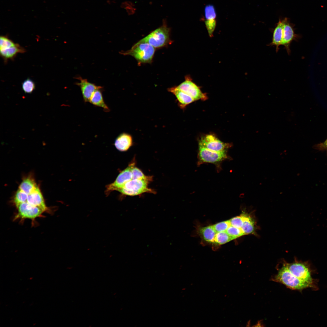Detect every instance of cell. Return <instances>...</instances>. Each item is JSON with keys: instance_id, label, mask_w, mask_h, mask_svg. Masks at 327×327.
Masks as SVG:
<instances>
[{"instance_id": "cell-5", "label": "cell", "mask_w": 327, "mask_h": 327, "mask_svg": "<svg viewBox=\"0 0 327 327\" xmlns=\"http://www.w3.org/2000/svg\"><path fill=\"white\" fill-rule=\"evenodd\" d=\"M25 49L18 44L15 43L7 36L0 37V54L5 63L13 60L19 53H24Z\"/></svg>"}, {"instance_id": "cell-26", "label": "cell", "mask_w": 327, "mask_h": 327, "mask_svg": "<svg viewBox=\"0 0 327 327\" xmlns=\"http://www.w3.org/2000/svg\"><path fill=\"white\" fill-rule=\"evenodd\" d=\"M226 232L234 239L244 235L241 229L231 225L228 228Z\"/></svg>"}, {"instance_id": "cell-22", "label": "cell", "mask_w": 327, "mask_h": 327, "mask_svg": "<svg viewBox=\"0 0 327 327\" xmlns=\"http://www.w3.org/2000/svg\"><path fill=\"white\" fill-rule=\"evenodd\" d=\"M205 23H213L216 22V13L215 8L212 5H207L204 10Z\"/></svg>"}, {"instance_id": "cell-15", "label": "cell", "mask_w": 327, "mask_h": 327, "mask_svg": "<svg viewBox=\"0 0 327 327\" xmlns=\"http://www.w3.org/2000/svg\"><path fill=\"white\" fill-rule=\"evenodd\" d=\"M133 144V138L131 135L124 132L120 134L116 137L114 142L115 147L121 151L127 150Z\"/></svg>"}, {"instance_id": "cell-17", "label": "cell", "mask_w": 327, "mask_h": 327, "mask_svg": "<svg viewBox=\"0 0 327 327\" xmlns=\"http://www.w3.org/2000/svg\"><path fill=\"white\" fill-rule=\"evenodd\" d=\"M283 23V20H279L273 31L272 41L268 45L275 46L277 52L279 50V47L281 45Z\"/></svg>"}, {"instance_id": "cell-28", "label": "cell", "mask_w": 327, "mask_h": 327, "mask_svg": "<svg viewBox=\"0 0 327 327\" xmlns=\"http://www.w3.org/2000/svg\"><path fill=\"white\" fill-rule=\"evenodd\" d=\"M230 225L234 227L241 229L243 222V214L240 216L233 217L229 220Z\"/></svg>"}, {"instance_id": "cell-25", "label": "cell", "mask_w": 327, "mask_h": 327, "mask_svg": "<svg viewBox=\"0 0 327 327\" xmlns=\"http://www.w3.org/2000/svg\"><path fill=\"white\" fill-rule=\"evenodd\" d=\"M28 195L19 189L14 198V203L16 206L18 204L27 202Z\"/></svg>"}, {"instance_id": "cell-4", "label": "cell", "mask_w": 327, "mask_h": 327, "mask_svg": "<svg viewBox=\"0 0 327 327\" xmlns=\"http://www.w3.org/2000/svg\"><path fill=\"white\" fill-rule=\"evenodd\" d=\"M284 264L293 276L304 282L317 286L316 281L312 277V270L308 262L295 260L292 263Z\"/></svg>"}, {"instance_id": "cell-9", "label": "cell", "mask_w": 327, "mask_h": 327, "mask_svg": "<svg viewBox=\"0 0 327 327\" xmlns=\"http://www.w3.org/2000/svg\"><path fill=\"white\" fill-rule=\"evenodd\" d=\"M135 165V163L134 161L130 163L126 168L119 174L113 183L107 185L106 187L105 193L108 194L114 190L118 191L126 183L131 180L132 179V170Z\"/></svg>"}, {"instance_id": "cell-18", "label": "cell", "mask_w": 327, "mask_h": 327, "mask_svg": "<svg viewBox=\"0 0 327 327\" xmlns=\"http://www.w3.org/2000/svg\"><path fill=\"white\" fill-rule=\"evenodd\" d=\"M102 88L95 91L91 96L89 102L94 106L102 108L105 112L110 111L108 106L105 103L102 92Z\"/></svg>"}, {"instance_id": "cell-11", "label": "cell", "mask_w": 327, "mask_h": 327, "mask_svg": "<svg viewBox=\"0 0 327 327\" xmlns=\"http://www.w3.org/2000/svg\"><path fill=\"white\" fill-rule=\"evenodd\" d=\"M229 144L225 143L213 134H209L202 137L199 142V146L217 151H226L230 147Z\"/></svg>"}, {"instance_id": "cell-19", "label": "cell", "mask_w": 327, "mask_h": 327, "mask_svg": "<svg viewBox=\"0 0 327 327\" xmlns=\"http://www.w3.org/2000/svg\"><path fill=\"white\" fill-rule=\"evenodd\" d=\"M243 225L241 230L244 235L253 234L255 231V223L254 220L247 213H243Z\"/></svg>"}, {"instance_id": "cell-8", "label": "cell", "mask_w": 327, "mask_h": 327, "mask_svg": "<svg viewBox=\"0 0 327 327\" xmlns=\"http://www.w3.org/2000/svg\"><path fill=\"white\" fill-rule=\"evenodd\" d=\"M198 163L217 164L228 158L226 151L217 152L199 146Z\"/></svg>"}, {"instance_id": "cell-2", "label": "cell", "mask_w": 327, "mask_h": 327, "mask_svg": "<svg viewBox=\"0 0 327 327\" xmlns=\"http://www.w3.org/2000/svg\"><path fill=\"white\" fill-rule=\"evenodd\" d=\"M155 48L149 43L137 42L130 50L120 53L133 57L139 63H150L152 61Z\"/></svg>"}, {"instance_id": "cell-24", "label": "cell", "mask_w": 327, "mask_h": 327, "mask_svg": "<svg viewBox=\"0 0 327 327\" xmlns=\"http://www.w3.org/2000/svg\"><path fill=\"white\" fill-rule=\"evenodd\" d=\"M35 82L29 78L25 80L22 83V89L25 94L32 93L35 90Z\"/></svg>"}, {"instance_id": "cell-16", "label": "cell", "mask_w": 327, "mask_h": 327, "mask_svg": "<svg viewBox=\"0 0 327 327\" xmlns=\"http://www.w3.org/2000/svg\"><path fill=\"white\" fill-rule=\"evenodd\" d=\"M169 92L174 94L178 102V105L182 109L195 101L190 95L177 88L174 87L168 89Z\"/></svg>"}, {"instance_id": "cell-13", "label": "cell", "mask_w": 327, "mask_h": 327, "mask_svg": "<svg viewBox=\"0 0 327 327\" xmlns=\"http://www.w3.org/2000/svg\"><path fill=\"white\" fill-rule=\"evenodd\" d=\"M79 82L76 84L80 87L82 93L83 100L85 102H89L90 99L94 92L96 90L102 88L101 86L89 82L86 79L79 76L76 78Z\"/></svg>"}, {"instance_id": "cell-10", "label": "cell", "mask_w": 327, "mask_h": 327, "mask_svg": "<svg viewBox=\"0 0 327 327\" xmlns=\"http://www.w3.org/2000/svg\"><path fill=\"white\" fill-rule=\"evenodd\" d=\"M176 87L190 95L195 101L199 100L204 101L207 99L206 94L202 92L199 86L192 81L189 76H186L185 81Z\"/></svg>"}, {"instance_id": "cell-3", "label": "cell", "mask_w": 327, "mask_h": 327, "mask_svg": "<svg viewBox=\"0 0 327 327\" xmlns=\"http://www.w3.org/2000/svg\"><path fill=\"white\" fill-rule=\"evenodd\" d=\"M170 29L164 23L138 42L149 43L155 48H160L169 43Z\"/></svg>"}, {"instance_id": "cell-12", "label": "cell", "mask_w": 327, "mask_h": 327, "mask_svg": "<svg viewBox=\"0 0 327 327\" xmlns=\"http://www.w3.org/2000/svg\"><path fill=\"white\" fill-rule=\"evenodd\" d=\"M283 23L281 45L284 47L288 54H289L291 53L290 46L291 42L298 39L299 36L295 33L292 26L286 18L283 19Z\"/></svg>"}, {"instance_id": "cell-23", "label": "cell", "mask_w": 327, "mask_h": 327, "mask_svg": "<svg viewBox=\"0 0 327 327\" xmlns=\"http://www.w3.org/2000/svg\"><path fill=\"white\" fill-rule=\"evenodd\" d=\"M234 239L229 236L226 231L217 233L215 242L219 244L222 245Z\"/></svg>"}, {"instance_id": "cell-6", "label": "cell", "mask_w": 327, "mask_h": 327, "mask_svg": "<svg viewBox=\"0 0 327 327\" xmlns=\"http://www.w3.org/2000/svg\"><path fill=\"white\" fill-rule=\"evenodd\" d=\"M152 180L144 179H132L126 183L118 191L124 195L135 196L145 193H155V191L149 188L148 185Z\"/></svg>"}, {"instance_id": "cell-14", "label": "cell", "mask_w": 327, "mask_h": 327, "mask_svg": "<svg viewBox=\"0 0 327 327\" xmlns=\"http://www.w3.org/2000/svg\"><path fill=\"white\" fill-rule=\"evenodd\" d=\"M26 202L32 205L40 207L45 212L49 211V209L45 204L43 196L38 187L28 195Z\"/></svg>"}, {"instance_id": "cell-1", "label": "cell", "mask_w": 327, "mask_h": 327, "mask_svg": "<svg viewBox=\"0 0 327 327\" xmlns=\"http://www.w3.org/2000/svg\"><path fill=\"white\" fill-rule=\"evenodd\" d=\"M274 280L292 289L302 290L308 288L315 289L317 288V286L304 282L293 276L284 264L275 276Z\"/></svg>"}, {"instance_id": "cell-27", "label": "cell", "mask_w": 327, "mask_h": 327, "mask_svg": "<svg viewBox=\"0 0 327 327\" xmlns=\"http://www.w3.org/2000/svg\"><path fill=\"white\" fill-rule=\"evenodd\" d=\"M230 225V221L228 220L217 223L213 226L217 233L226 231Z\"/></svg>"}, {"instance_id": "cell-20", "label": "cell", "mask_w": 327, "mask_h": 327, "mask_svg": "<svg viewBox=\"0 0 327 327\" xmlns=\"http://www.w3.org/2000/svg\"><path fill=\"white\" fill-rule=\"evenodd\" d=\"M200 232L206 241L210 243L215 242L216 232L213 226L202 227L200 229Z\"/></svg>"}, {"instance_id": "cell-21", "label": "cell", "mask_w": 327, "mask_h": 327, "mask_svg": "<svg viewBox=\"0 0 327 327\" xmlns=\"http://www.w3.org/2000/svg\"><path fill=\"white\" fill-rule=\"evenodd\" d=\"M37 187L34 180L28 177L22 180L19 186V189L28 195Z\"/></svg>"}, {"instance_id": "cell-29", "label": "cell", "mask_w": 327, "mask_h": 327, "mask_svg": "<svg viewBox=\"0 0 327 327\" xmlns=\"http://www.w3.org/2000/svg\"><path fill=\"white\" fill-rule=\"evenodd\" d=\"M316 148L320 150H325L327 152V139L324 142L317 145Z\"/></svg>"}, {"instance_id": "cell-7", "label": "cell", "mask_w": 327, "mask_h": 327, "mask_svg": "<svg viewBox=\"0 0 327 327\" xmlns=\"http://www.w3.org/2000/svg\"><path fill=\"white\" fill-rule=\"evenodd\" d=\"M17 213L15 220L29 219L34 220L41 217L45 212L40 207L32 205L27 202L21 203L16 206Z\"/></svg>"}]
</instances>
